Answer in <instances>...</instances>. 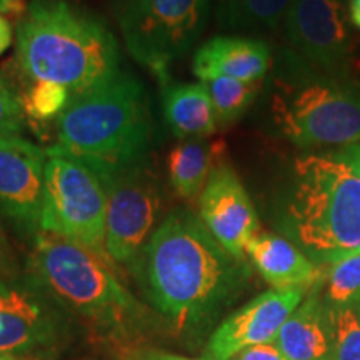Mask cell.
<instances>
[{"label":"cell","mask_w":360,"mask_h":360,"mask_svg":"<svg viewBox=\"0 0 360 360\" xmlns=\"http://www.w3.org/2000/svg\"><path fill=\"white\" fill-rule=\"evenodd\" d=\"M238 262L199 217L177 209L159 224L132 269L152 305L182 330L222 300L236 281Z\"/></svg>","instance_id":"6da1fadb"},{"label":"cell","mask_w":360,"mask_h":360,"mask_svg":"<svg viewBox=\"0 0 360 360\" xmlns=\"http://www.w3.org/2000/svg\"><path fill=\"white\" fill-rule=\"evenodd\" d=\"M15 60L27 85H57L72 101L122 72L109 25L72 0L27 4L15 29Z\"/></svg>","instance_id":"7a4b0ae2"},{"label":"cell","mask_w":360,"mask_h":360,"mask_svg":"<svg viewBox=\"0 0 360 360\" xmlns=\"http://www.w3.org/2000/svg\"><path fill=\"white\" fill-rule=\"evenodd\" d=\"M150 132L146 89L122 70L69 103L56 120L53 147L80 160L103 180L147 159Z\"/></svg>","instance_id":"3957f363"},{"label":"cell","mask_w":360,"mask_h":360,"mask_svg":"<svg viewBox=\"0 0 360 360\" xmlns=\"http://www.w3.org/2000/svg\"><path fill=\"white\" fill-rule=\"evenodd\" d=\"M289 217L299 242L326 264L360 252V143L294 162Z\"/></svg>","instance_id":"277c9868"},{"label":"cell","mask_w":360,"mask_h":360,"mask_svg":"<svg viewBox=\"0 0 360 360\" xmlns=\"http://www.w3.org/2000/svg\"><path fill=\"white\" fill-rule=\"evenodd\" d=\"M30 265L52 299L98 326L119 327L141 312L109 260L64 237L39 232Z\"/></svg>","instance_id":"5b68a950"},{"label":"cell","mask_w":360,"mask_h":360,"mask_svg":"<svg viewBox=\"0 0 360 360\" xmlns=\"http://www.w3.org/2000/svg\"><path fill=\"white\" fill-rule=\"evenodd\" d=\"M270 110L278 132L300 148L360 142V89L345 79L277 80Z\"/></svg>","instance_id":"8992f818"},{"label":"cell","mask_w":360,"mask_h":360,"mask_svg":"<svg viewBox=\"0 0 360 360\" xmlns=\"http://www.w3.org/2000/svg\"><path fill=\"white\" fill-rule=\"evenodd\" d=\"M212 0H114L112 13L130 57L169 84V69L195 47Z\"/></svg>","instance_id":"52a82bcc"},{"label":"cell","mask_w":360,"mask_h":360,"mask_svg":"<svg viewBox=\"0 0 360 360\" xmlns=\"http://www.w3.org/2000/svg\"><path fill=\"white\" fill-rule=\"evenodd\" d=\"M45 152L40 232L64 237L109 260L103 247L107 193L102 179L53 146Z\"/></svg>","instance_id":"ba28073f"},{"label":"cell","mask_w":360,"mask_h":360,"mask_svg":"<svg viewBox=\"0 0 360 360\" xmlns=\"http://www.w3.org/2000/svg\"><path fill=\"white\" fill-rule=\"evenodd\" d=\"M107 193L105 255L134 267L155 232L162 210V184L147 159L102 180Z\"/></svg>","instance_id":"9c48e42d"},{"label":"cell","mask_w":360,"mask_h":360,"mask_svg":"<svg viewBox=\"0 0 360 360\" xmlns=\"http://www.w3.org/2000/svg\"><path fill=\"white\" fill-rule=\"evenodd\" d=\"M282 25L292 49L309 64L344 79L357 56L349 0H292Z\"/></svg>","instance_id":"30bf717a"},{"label":"cell","mask_w":360,"mask_h":360,"mask_svg":"<svg viewBox=\"0 0 360 360\" xmlns=\"http://www.w3.org/2000/svg\"><path fill=\"white\" fill-rule=\"evenodd\" d=\"M199 219L232 257L244 259L247 245L260 232L255 207L231 165L220 162L199 197Z\"/></svg>","instance_id":"8fae6325"},{"label":"cell","mask_w":360,"mask_h":360,"mask_svg":"<svg viewBox=\"0 0 360 360\" xmlns=\"http://www.w3.org/2000/svg\"><path fill=\"white\" fill-rule=\"evenodd\" d=\"M302 289H270L252 299L215 328L205 360H231L254 345L272 344L287 319L302 304Z\"/></svg>","instance_id":"7c38bea8"},{"label":"cell","mask_w":360,"mask_h":360,"mask_svg":"<svg viewBox=\"0 0 360 360\" xmlns=\"http://www.w3.org/2000/svg\"><path fill=\"white\" fill-rule=\"evenodd\" d=\"M47 152L24 137H0V215L40 232Z\"/></svg>","instance_id":"4fadbf2b"},{"label":"cell","mask_w":360,"mask_h":360,"mask_svg":"<svg viewBox=\"0 0 360 360\" xmlns=\"http://www.w3.org/2000/svg\"><path fill=\"white\" fill-rule=\"evenodd\" d=\"M57 321L32 287L0 282V352L20 354L45 347L56 337Z\"/></svg>","instance_id":"5bb4252c"},{"label":"cell","mask_w":360,"mask_h":360,"mask_svg":"<svg viewBox=\"0 0 360 360\" xmlns=\"http://www.w3.org/2000/svg\"><path fill=\"white\" fill-rule=\"evenodd\" d=\"M272 53L264 40L238 35H220L207 40L193 56L192 70L200 82L231 77L260 82L270 69Z\"/></svg>","instance_id":"9a60e30c"},{"label":"cell","mask_w":360,"mask_h":360,"mask_svg":"<svg viewBox=\"0 0 360 360\" xmlns=\"http://www.w3.org/2000/svg\"><path fill=\"white\" fill-rule=\"evenodd\" d=\"M245 255L272 289L305 290L323 277L304 252L276 233L259 232L247 245Z\"/></svg>","instance_id":"2e32d148"},{"label":"cell","mask_w":360,"mask_h":360,"mask_svg":"<svg viewBox=\"0 0 360 360\" xmlns=\"http://www.w3.org/2000/svg\"><path fill=\"white\" fill-rule=\"evenodd\" d=\"M274 344L289 360H332L328 309L315 295L302 300Z\"/></svg>","instance_id":"e0dca14e"},{"label":"cell","mask_w":360,"mask_h":360,"mask_svg":"<svg viewBox=\"0 0 360 360\" xmlns=\"http://www.w3.org/2000/svg\"><path fill=\"white\" fill-rule=\"evenodd\" d=\"M162 107L170 130L179 139H204L219 127L204 82L164 85Z\"/></svg>","instance_id":"ac0fdd59"},{"label":"cell","mask_w":360,"mask_h":360,"mask_svg":"<svg viewBox=\"0 0 360 360\" xmlns=\"http://www.w3.org/2000/svg\"><path fill=\"white\" fill-rule=\"evenodd\" d=\"M224 146L209 139H186L170 150L167 159L170 186L186 200L199 199L212 170L220 164Z\"/></svg>","instance_id":"d6986e66"},{"label":"cell","mask_w":360,"mask_h":360,"mask_svg":"<svg viewBox=\"0 0 360 360\" xmlns=\"http://www.w3.org/2000/svg\"><path fill=\"white\" fill-rule=\"evenodd\" d=\"M292 0H214L215 19L227 30L270 32L283 24Z\"/></svg>","instance_id":"ffe728a7"},{"label":"cell","mask_w":360,"mask_h":360,"mask_svg":"<svg viewBox=\"0 0 360 360\" xmlns=\"http://www.w3.org/2000/svg\"><path fill=\"white\" fill-rule=\"evenodd\" d=\"M204 84L212 98L219 125L232 124L244 115L260 90V82H245L231 77L210 79Z\"/></svg>","instance_id":"44dd1931"},{"label":"cell","mask_w":360,"mask_h":360,"mask_svg":"<svg viewBox=\"0 0 360 360\" xmlns=\"http://www.w3.org/2000/svg\"><path fill=\"white\" fill-rule=\"evenodd\" d=\"M332 360H360V314L352 307H328Z\"/></svg>","instance_id":"7402d4cb"},{"label":"cell","mask_w":360,"mask_h":360,"mask_svg":"<svg viewBox=\"0 0 360 360\" xmlns=\"http://www.w3.org/2000/svg\"><path fill=\"white\" fill-rule=\"evenodd\" d=\"M326 292L328 300L339 307H350L360 299V252L327 264Z\"/></svg>","instance_id":"603a6c76"},{"label":"cell","mask_w":360,"mask_h":360,"mask_svg":"<svg viewBox=\"0 0 360 360\" xmlns=\"http://www.w3.org/2000/svg\"><path fill=\"white\" fill-rule=\"evenodd\" d=\"M22 101L27 119L39 122L57 120L72 102L70 94L65 89L52 84H29L22 90Z\"/></svg>","instance_id":"cb8c5ba5"},{"label":"cell","mask_w":360,"mask_h":360,"mask_svg":"<svg viewBox=\"0 0 360 360\" xmlns=\"http://www.w3.org/2000/svg\"><path fill=\"white\" fill-rule=\"evenodd\" d=\"M25 120L22 92L0 72V137H22Z\"/></svg>","instance_id":"d4e9b609"},{"label":"cell","mask_w":360,"mask_h":360,"mask_svg":"<svg viewBox=\"0 0 360 360\" xmlns=\"http://www.w3.org/2000/svg\"><path fill=\"white\" fill-rule=\"evenodd\" d=\"M231 360H289V359H287L272 342V344L254 345V347L242 350V352H238L236 357Z\"/></svg>","instance_id":"484cf974"},{"label":"cell","mask_w":360,"mask_h":360,"mask_svg":"<svg viewBox=\"0 0 360 360\" xmlns=\"http://www.w3.org/2000/svg\"><path fill=\"white\" fill-rule=\"evenodd\" d=\"M13 27L11 20L7 19V15L0 13V56L11 47L13 42Z\"/></svg>","instance_id":"4316f807"},{"label":"cell","mask_w":360,"mask_h":360,"mask_svg":"<svg viewBox=\"0 0 360 360\" xmlns=\"http://www.w3.org/2000/svg\"><path fill=\"white\" fill-rule=\"evenodd\" d=\"M345 80H349V82H352L354 85H357L360 89V53L357 52V56L354 57V60L350 62L347 72H345L344 75Z\"/></svg>","instance_id":"83f0119b"},{"label":"cell","mask_w":360,"mask_h":360,"mask_svg":"<svg viewBox=\"0 0 360 360\" xmlns=\"http://www.w3.org/2000/svg\"><path fill=\"white\" fill-rule=\"evenodd\" d=\"M139 360H200V359H188V357H182V355H177V354L152 350V352L143 354Z\"/></svg>","instance_id":"f1b7e54d"},{"label":"cell","mask_w":360,"mask_h":360,"mask_svg":"<svg viewBox=\"0 0 360 360\" xmlns=\"http://www.w3.org/2000/svg\"><path fill=\"white\" fill-rule=\"evenodd\" d=\"M24 2L22 0H0V13L8 15V13L24 12Z\"/></svg>","instance_id":"f546056e"},{"label":"cell","mask_w":360,"mask_h":360,"mask_svg":"<svg viewBox=\"0 0 360 360\" xmlns=\"http://www.w3.org/2000/svg\"><path fill=\"white\" fill-rule=\"evenodd\" d=\"M349 19L354 29L360 30V0H349Z\"/></svg>","instance_id":"4dcf8cb0"},{"label":"cell","mask_w":360,"mask_h":360,"mask_svg":"<svg viewBox=\"0 0 360 360\" xmlns=\"http://www.w3.org/2000/svg\"><path fill=\"white\" fill-rule=\"evenodd\" d=\"M0 360H35V359L22 357V355H19V354H6V352H0Z\"/></svg>","instance_id":"1f68e13d"}]
</instances>
